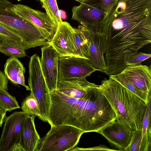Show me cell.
Returning <instances> with one entry per match:
<instances>
[{
  "label": "cell",
  "instance_id": "31",
  "mask_svg": "<svg viewBox=\"0 0 151 151\" xmlns=\"http://www.w3.org/2000/svg\"><path fill=\"white\" fill-rule=\"evenodd\" d=\"M75 0L77 1L78 2H79L81 3V2H83V1H84L85 0Z\"/></svg>",
  "mask_w": 151,
  "mask_h": 151
},
{
  "label": "cell",
  "instance_id": "25",
  "mask_svg": "<svg viewBox=\"0 0 151 151\" xmlns=\"http://www.w3.org/2000/svg\"><path fill=\"white\" fill-rule=\"evenodd\" d=\"M0 38L22 43V38L5 26L0 24Z\"/></svg>",
  "mask_w": 151,
  "mask_h": 151
},
{
  "label": "cell",
  "instance_id": "8",
  "mask_svg": "<svg viewBox=\"0 0 151 151\" xmlns=\"http://www.w3.org/2000/svg\"><path fill=\"white\" fill-rule=\"evenodd\" d=\"M40 63L42 71L50 92L56 90L58 82L59 55L49 44L42 46Z\"/></svg>",
  "mask_w": 151,
  "mask_h": 151
},
{
  "label": "cell",
  "instance_id": "21",
  "mask_svg": "<svg viewBox=\"0 0 151 151\" xmlns=\"http://www.w3.org/2000/svg\"><path fill=\"white\" fill-rule=\"evenodd\" d=\"M46 12L58 27L62 22L59 14V10L56 0H40Z\"/></svg>",
  "mask_w": 151,
  "mask_h": 151
},
{
  "label": "cell",
  "instance_id": "28",
  "mask_svg": "<svg viewBox=\"0 0 151 151\" xmlns=\"http://www.w3.org/2000/svg\"><path fill=\"white\" fill-rule=\"evenodd\" d=\"M111 150L108 148L106 147L105 146H99L96 147V148H95V147H91L88 148H81L78 147H76V148H74L72 150H71V151H78V150Z\"/></svg>",
  "mask_w": 151,
  "mask_h": 151
},
{
  "label": "cell",
  "instance_id": "3",
  "mask_svg": "<svg viewBox=\"0 0 151 151\" xmlns=\"http://www.w3.org/2000/svg\"><path fill=\"white\" fill-rule=\"evenodd\" d=\"M0 24L22 38L25 50L49 44L51 41L42 29L17 14L8 0H0Z\"/></svg>",
  "mask_w": 151,
  "mask_h": 151
},
{
  "label": "cell",
  "instance_id": "29",
  "mask_svg": "<svg viewBox=\"0 0 151 151\" xmlns=\"http://www.w3.org/2000/svg\"><path fill=\"white\" fill-rule=\"evenodd\" d=\"M6 112L0 107V127H1L4 121L6 116Z\"/></svg>",
  "mask_w": 151,
  "mask_h": 151
},
{
  "label": "cell",
  "instance_id": "20",
  "mask_svg": "<svg viewBox=\"0 0 151 151\" xmlns=\"http://www.w3.org/2000/svg\"><path fill=\"white\" fill-rule=\"evenodd\" d=\"M21 108L22 111L29 115L37 116L42 120L38 104L36 99L30 93L22 102Z\"/></svg>",
  "mask_w": 151,
  "mask_h": 151
},
{
  "label": "cell",
  "instance_id": "2",
  "mask_svg": "<svg viewBox=\"0 0 151 151\" xmlns=\"http://www.w3.org/2000/svg\"><path fill=\"white\" fill-rule=\"evenodd\" d=\"M100 86L116 114V119L133 130L140 128L147 104L110 77L102 80Z\"/></svg>",
  "mask_w": 151,
  "mask_h": 151
},
{
  "label": "cell",
  "instance_id": "26",
  "mask_svg": "<svg viewBox=\"0 0 151 151\" xmlns=\"http://www.w3.org/2000/svg\"><path fill=\"white\" fill-rule=\"evenodd\" d=\"M104 9L105 16L104 19L108 16L112 9L117 4L118 0H99Z\"/></svg>",
  "mask_w": 151,
  "mask_h": 151
},
{
  "label": "cell",
  "instance_id": "18",
  "mask_svg": "<svg viewBox=\"0 0 151 151\" xmlns=\"http://www.w3.org/2000/svg\"><path fill=\"white\" fill-rule=\"evenodd\" d=\"M151 93L149 95L148 101L141 127L143 145L151 143Z\"/></svg>",
  "mask_w": 151,
  "mask_h": 151
},
{
  "label": "cell",
  "instance_id": "24",
  "mask_svg": "<svg viewBox=\"0 0 151 151\" xmlns=\"http://www.w3.org/2000/svg\"><path fill=\"white\" fill-rule=\"evenodd\" d=\"M150 54H146L138 51L126 55L124 61L127 66L140 65L143 61L151 57Z\"/></svg>",
  "mask_w": 151,
  "mask_h": 151
},
{
  "label": "cell",
  "instance_id": "5",
  "mask_svg": "<svg viewBox=\"0 0 151 151\" xmlns=\"http://www.w3.org/2000/svg\"><path fill=\"white\" fill-rule=\"evenodd\" d=\"M72 12V19L89 29L101 32L105 14L99 0H85L74 6Z\"/></svg>",
  "mask_w": 151,
  "mask_h": 151
},
{
  "label": "cell",
  "instance_id": "7",
  "mask_svg": "<svg viewBox=\"0 0 151 151\" xmlns=\"http://www.w3.org/2000/svg\"><path fill=\"white\" fill-rule=\"evenodd\" d=\"M98 70L86 60L75 56L60 57L58 61V81L86 77Z\"/></svg>",
  "mask_w": 151,
  "mask_h": 151
},
{
  "label": "cell",
  "instance_id": "9",
  "mask_svg": "<svg viewBox=\"0 0 151 151\" xmlns=\"http://www.w3.org/2000/svg\"><path fill=\"white\" fill-rule=\"evenodd\" d=\"M13 6L17 14L42 29L51 41L58 27L46 12L21 4H13Z\"/></svg>",
  "mask_w": 151,
  "mask_h": 151
},
{
  "label": "cell",
  "instance_id": "15",
  "mask_svg": "<svg viewBox=\"0 0 151 151\" xmlns=\"http://www.w3.org/2000/svg\"><path fill=\"white\" fill-rule=\"evenodd\" d=\"M89 29L81 25L74 28L73 35L76 49L75 56L87 60L90 59Z\"/></svg>",
  "mask_w": 151,
  "mask_h": 151
},
{
  "label": "cell",
  "instance_id": "27",
  "mask_svg": "<svg viewBox=\"0 0 151 151\" xmlns=\"http://www.w3.org/2000/svg\"><path fill=\"white\" fill-rule=\"evenodd\" d=\"M8 79L4 74L0 70V90L8 89Z\"/></svg>",
  "mask_w": 151,
  "mask_h": 151
},
{
  "label": "cell",
  "instance_id": "30",
  "mask_svg": "<svg viewBox=\"0 0 151 151\" xmlns=\"http://www.w3.org/2000/svg\"><path fill=\"white\" fill-rule=\"evenodd\" d=\"M59 14L61 19H65L66 18V13L64 11L59 10Z\"/></svg>",
  "mask_w": 151,
  "mask_h": 151
},
{
  "label": "cell",
  "instance_id": "11",
  "mask_svg": "<svg viewBox=\"0 0 151 151\" xmlns=\"http://www.w3.org/2000/svg\"><path fill=\"white\" fill-rule=\"evenodd\" d=\"M98 133L116 147L119 150L124 151L130 142L133 130L121 121L116 119Z\"/></svg>",
  "mask_w": 151,
  "mask_h": 151
},
{
  "label": "cell",
  "instance_id": "16",
  "mask_svg": "<svg viewBox=\"0 0 151 151\" xmlns=\"http://www.w3.org/2000/svg\"><path fill=\"white\" fill-rule=\"evenodd\" d=\"M25 50L21 43L1 39L0 52L5 55L17 58H22L26 56Z\"/></svg>",
  "mask_w": 151,
  "mask_h": 151
},
{
  "label": "cell",
  "instance_id": "10",
  "mask_svg": "<svg viewBox=\"0 0 151 151\" xmlns=\"http://www.w3.org/2000/svg\"><path fill=\"white\" fill-rule=\"evenodd\" d=\"M74 28L67 22L62 21L49 44L58 53L59 57L75 56L76 51Z\"/></svg>",
  "mask_w": 151,
  "mask_h": 151
},
{
  "label": "cell",
  "instance_id": "13",
  "mask_svg": "<svg viewBox=\"0 0 151 151\" xmlns=\"http://www.w3.org/2000/svg\"><path fill=\"white\" fill-rule=\"evenodd\" d=\"M121 73L137 88L148 94L151 93L150 67L141 64L127 66Z\"/></svg>",
  "mask_w": 151,
  "mask_h": 151
},
{
  "label": "cell",
  "instance_id": "4",
  "mask_svg": "<svg viewBox=\"0 0 151 151\" xmlns=\"http://www.w3.org/2000/svg\"><path fill=\"white\" fill-rule=\"evenodd\" d=\"M51 126L50 130L40 139L35 151H71L84 133L70 125Z\"/></svg>",
  "mask_w": 151,
  "mask_h": 151
},
{
  "label": "cell",
  "instance_id": "12",
  "mask_svg": "<svg viewBox=\"0 0 151 151\" xmlns=\"http://www.w3.org/2000/svg\"><path fill=\"white\" fill-rule=\"evenodd\" d=\"M90 59L87 62L98 70L106 69L104 55L106 51L105 35L102 32L89 29Z\"/></svg>",
  "mask_w": 151,
  "mask_h": 151
},
{
  "label": "cell",
  "instance_id": "23",
  "mask_svg": "<svg viewBox=\"0 0 151 151\" xmlns=\"http://www.w3.org/2000/svg\"><path fill=\"white\" fill-rule=\"evenodd\" d=\"M142 139L141 127L138 129L133 130L130 142L124 151H144Z\"/></svg>",
  "mask_w": 151,
  "mask_h": 151
},
{
  "label": "cell",
  "instance_id": "32",
  "mask_svg": "<svg viewBox=\"0 0 151 151\" xmlns=\"http://www.w3.org/2000/svg\"><path fill=\"white\" fill-rule=\"evenodd\" d=\"M1 39L0 38V42L1 41Z\"/></svg>",
  "mask_w": 151,
  "mask_h": 151
},
{
  "label": "cell",
  "instance_id": "1",
  "mask_svg": "<svg viewBox=\"0 0 151 151\" xmlns=\"http://www.w3.org/2000/svg\"><path fill=\"white\" fill-rule=\"evenodd\" d=\"M50 93L51 105L47 122L51 126L68 125L84 133H98L116 119L100 85L81 98L70 97L57 90Z\"/></svg>",
  "mask_w": 151,
  "mask_h": 151
},
{
  "label": "cell",
  "instance_id": "6",
  "mask_svg": "<svg viewBox=\"0 0 151 151\" xmlns=\"http://www.w3.org/2000/svg\"><path fill=\"white\" fill-rule=\"evenodd\" d=\"M27 115L23 111H15L6 117L0 139V151H12L18 144Z\"/></svg>",
  "mask_w": 151,
  "mask_h": 151
},
{
  "label": "cell",
  "instance_id": "14",
  "mask_svg": "<svg viewBox=\"0 0 151 151\" xmlns=\"http://www.w3.org/2000/svg\"><path fill=\"white\" fill-rule=\"evenodd\" d=\"M34 115L27 114L20 140L12 151H35L40 138L35 128Z\"/></svg>",
  "mask_w": 151,
  "mask_h": 151
},
{
  "label": "cell",
  "instance_id": "17",
  "mask_svg": "<svg viewBox=\"0 0 151 151\" xmlns=\"http://www.w3.org/2000/svg\"><path fill=\"white\" fill-rule=\"evenodd\" d=\"M4 72L8 79L17 84V77L20 72L25 69L22 63L17 58L10 57L7 59L4 66Z\"/></svg>",
  "mask_w": 151,
  "mask_h": 151
},
{
  "label": "cell",
  "instance_id": "22",
  "mask_svg": "<svg viewBox=\"0 0 151 151\" xmlns=\"http://www.w3.org/2000/svg\"><path fill=\"white\" fill-rule=\"evenodd\" d=\"M0 107L5 112L20 108L16 98L5 90H0Z\"/></svg>",
  "mask_w": 151,
  "mask_h": 151
},
{
  "label": "cell",
  "instance_id": "19",
  "mask_svg": "<svg viewBox=\"0 0 151 151\" xmlns=\"http://www.w3.org/2000/svg\"><path fill=\"white\" fill-rule=\"evenodd\" d=\"M119 83L144 101L146 104L148 101L149 95L147 93L141 91L135 87L122 73L109 76Z\"/></svg>",
  "mask_w": 151,
  "mask_h": 151
}]
</instances>
